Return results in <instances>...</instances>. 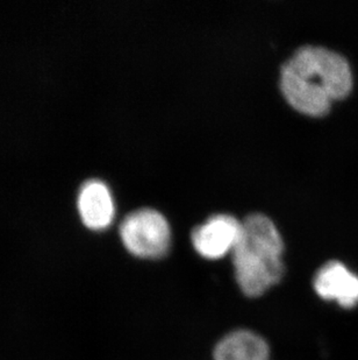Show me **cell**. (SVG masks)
I'll use <instances>...</instances> for the list:
<instances>
[{"label": "cell", "mask_w": 358, "mask_h": 360, "mask_svg": "<svg viewBox=\"0 0 358 360\" xmlns=\"http://www.w3.org/2000/svg\"><path fill=\"white\" fill-rule=\"evenodd\" d=\"M281 88L287 102L299 112L324 116L333 101L345 98L352 91V69L336 51L304 46L281 67Z\"/></svg>", "instance_id": "cell-1"}, {"label": "cell", "mask_w": 358, "mask_h": 360, "mask_svg": "<svg viewBox=\"0 0 358 360\" xmlns=\"http://www.w3.org/2000/svg\"><path fill=\"white\" fill-rule=\"evenodd\" d=\"M284 243L270 218L251 214L241 221V232L233 252L235 279L244 295L258 297L277 285L284 276Z\"/></svg>", "instance_id": "cell-2"}, {"label": "cell", "mask_w": 358, "mask_h": 360, "mask_svg": "<svg viewBox=\"0 0 358 360\" xmlns=\"http://www.w3.org/2000/svg\"><path fill=\"white\" fill-rule=\"evenodd\" d=\"M120 237L128 252L139 258H162L171 244L166 218L150 207L131 212L120 225Z\"/></svg>", "instance_id": "cell-3"}, {"label": "cell", "mask_w": 358, "mask_h": 360, "mask_svg": "<svg viewBox=\"0 0 358 360\" xmlns=\"http://www.w3.org/2000/svg\"><path fill=\"white\" fill-rule=\"evenodd\" d=\"M241 232V221L232 214H214L192 231L196 251L204 258H223L233 252Z\"/></svg>", "instance_id": "cell-4"}, {"label": "cell", "mask_w": 358, "mask_h": 360, "mask_svg": "<svg viewBox=\"0 0 358 360\" xmlns=\"http://www.w3.org/2000/svg\"><path fill=\"white\" fill-rule=\"evenodd\" d=\"M315 292L327 301H335L343 308L358 304V276L342 262H329L315 274Z\"/></svg>", "instance_id": "cell-5"}, {"label": "cell", "mask_w": 358, "mask_h": 360, "mask_svg": "<svg viewBox=\"0 0 358 360\" xmlns=\"http://www.w3.org/2000/svg\"><path fill=\"white\" fill-rule=\"evenodd\" d=\"M77 207L81 221L93 231L105 230L114 219L115 204L107 184L86 181L78 194Z\"/></svg>", "instance_id": "cell-6"}, {"label": "cell", "mask_w": 358, "mask_h": 360, "mask_svg": "<svg viewBox=\"0 0 358 360\" xmlns=\"http://www.w3.org/2000/svg\"><path fill=\"white\" fill-rule=\"evenodd\" d=\"M214 360H270L267 340L249 330H237L216 344Z\"/></svg>", "instance_id": "cell-7"}]
</instances>
